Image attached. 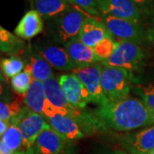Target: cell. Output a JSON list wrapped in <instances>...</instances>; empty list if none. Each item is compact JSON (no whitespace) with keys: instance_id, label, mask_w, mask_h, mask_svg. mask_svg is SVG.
I'll return each instance as SVG.
<instances>
[{"instance_id":"obj_12","label":"cell","mask_w":154,"mask_h":154,"mask_svg":"<svg viewBox=\"0 0 154 154\" xmlns=\"http://www.w3.org/2000/svg\"><path fill=\"white\" fill-rule=\"evenodd\" d=\"M46 121L54 130L59 133L69 142L85 137V134L82 130L79 123L70 116L55 114L46 117Z\"/></svg>"},{"instance_id":"obj_17","label":"cell","mask_w":154,"mask_h":154,"mask_svg":"<svg viewBox=\"0 0 154 154\" xmlns=\"http://www.w3.org/2000/svg\"><path fill=\"white\" fill-rule=\"evenodd\" d=\"M24 104L29 110L43 115L47 99L45 92L44 82L33 79L24 94Z\"/></svg>"},{"instance_id":"obj_4","label":"cell","mask_w":154,"mask_h":154,"mask_svg":"<svg viewBox=\"0 0 154 154\" xmlns=\"http://www.w3.org/2000/svg\"><path fill=\"white\" fill-rule=\"evenodd\" d=\"M11 122L17 123L22 132L21 154H33V146L38 135L51 127L44 116L29 110L28 107L22 108L20 114L12 118Z\"/></svg>"},{"instance_id":"obj_29","label":"cell","mask_w":154,"mask_h":154,"mask_svg":"<svg viewBox=\"0 0 154 154\" xmlns=\"http://www.w3.org/2000/svg\"><path fill=\"white\" fill-rule=\"evenodd\" d=\"M57 154H76V151H75V146L72 144V142H69L59 153Z\"/></svg>"},{"instance_id":"obj_27","label":"cell","mask_w":154,"mask_h":154,"mask_svg":"<svg viewBox=\"0 0 154 154\" xmlns=\"http://www.w3.org/2000/svg\"><path fill=\"white\" fill-rule=\"evenodd\" d=\"M67 2L73 6H76L77 8L89 14L90 16H99V11L98 9L97 0H66Z\"/></svg>"},{"instance_id":"obj_18","label":"cell","mask_w":154,"mask_h":154,"mask_svg":"<svg viewBox=\"0 0 154 154\" xmlns=\"http://www.w3.org/2000/svg\"><path fill=\"white\" fill-rule=\"evenodd\" d=\"M35 11L45 20L58 17L71 7L66 0H33Z\"/></svg>"},{"instance_id":"obj_34","label":"cell","mask_w":154,"mask_h":154,"mask_svg":"<svg viewBox=\"0 0 154 154\" xmlns=\"http://www.w3.org/2000/svg\"><path fill=\"white\" fill-rule=\"evenodd\" d=\"M148 154H154V149L152 150V151H151V152H150Z\"/></svg>"},{"instance_id":"obj_32","label":"cell","mask_w":154,"mask_h":154,"mask_svg":"<svg viewBox=\"0 0 154 154\" xmlns=\"http://www.w3.org/2000/svg\"><path fill=\"white\" fill-rule=\"evenodd\" d=\"M0 154H15L13 152H11L10 149L6 146L5 143L1 140L0 141Z\"/></svg>"},{"instance_id":"obj_22","label":"cell","mask_w":154,"mask_h":154,"mask_svg":"<svg viewBox=\"0 0 154 154\" xmlns=\"http://www.w3.org/2000/svg\"><path fill=\"white\" fill-rule=\"evenodd\" d=\"M33 80L30 68L26 64L24 70L11 78V87L18 94H25Z\"/></svg>"},{"instance_id":"obj_14","label":"cell","mask_w":154,"mask_h":154,"mask_svg":"<svg viewBox=\"0 0 154 154\" xmlns=\"http://www.w3.org/2000/svg\"><path fill=\"white\" fill-rule=\"evenodd\" d=\"M78 37L84 44L94 48L101 40L112 35L103 22H99L94 17H88L83 22Z\"/></svg>"},{"instance_id":"obj_15","label":"cell","mask_w":154,"mask_h":154,"mask_svg":"<svg viewBox=\"0 0 154 154\" xmlns=\"http://www.w3.org/2000/svg\"><path fill=\"white\" fill-rule=\"evenodd\" d=\"M38 53L49 63L51 67L62 71H71L76 68L66 49L56 45H46L39 50Z\"/></svg>"},{"instance_id":"obj_2","label":"cell","mask_w":154,"mask_h":154,"mask_svg":"<svg viewBox=\"0 0 154 154\" xmlns=\"http://www.w3.org/2000/svg\"><path fill=\"white\" fill-rule=\"evenodd\" d=\"M132 73L118 67L104 65L101 86L107 102H113L129 96L132 88Z\"/></svg>"},{"instance_id":"obj_16","label":"cell","mask_w":154,"mask_h":154,"mask_svg":"<svg viewBox=\"0 0 154 154\" xmlns=\"http://www.w3.org/2000/svg\"><path fill=\"white\" fill-rule=\"evenodd\" d=\"M44 24L42 17L35 10L28 11L15 28V34L24 38L31 39L43 31Z\"/></svg>"},{"instance_id":"obj_3","label":"cell","mask_w":154,"mask_h":154,"mask_svg":"<svg viewBox=\"0 0 154 154\" xmlns=\"http://www.w3.org/2000/svg\"><path fill=\"white\" fill-rule=\"evenodd\" d=\"M87 17L88 16L84 14V11L70 8L58 17L50 20V33L56 42L66 44L79 35Z\"/></svg>"},{"instance_id":"obj_19","label":"cell","mask_w":154,"mask_h":154,"mask_svg":"<svg viewBox=\"0 0 154 154\" xmlns=\"http://www.w3.org/2000/svg\"><path fill=\"white\" fill-rule=\"evenodd\" d=\"M27 65L30 68L33 79L45 82L53 76L51 65L39 53H29Z\"/></svg>"},{"instance_id":"obj_11","label":"cell","mask_w":154,"mask_h":154,"mask_svg":"<svg viewBox=\"0 0 154 154\" xmlns=\"http://www.w3.org/2000/svg\"><path fill=\"white\" fill-rule=\"evenodd\" d=\"M69 143V141L50 127L38 135L33 146V154H57Z\"/></svg>"},{"instance_id":"obj_23","label":"cell","mask_w":154,"mask_h":154,"mask_svg":"<svg viewBox=\"0 0 154 154\" xmlns=\"http://www.w3.org/2000/svg\"><path fill=\"white\" fill-rule=\"evenodd\" d=\"M0 42H1V51L4 52H14L17 51L23 45L21 39L17 38L9 31L1 27L0 28Z\"/></svg>"},{"instance_id":"obj_28","label":"cell","mask_w":154,"mask_h":154,"mask_svg":"<svg viewBox=\"0 0 154 154\" xmlns=\"http://www.w3.org/2000/svg\"><path fill=\"white\" fill-rule=\"evenodd\" d=\"M142 14L148 15L153 10L154 0H131Z\"/></svg>"},{"instance_id":"obj_26","label":"cell","mask_w":154,"mask_h":154,"mask_svg":"<svg viewBox=\"0 0 154 154\" xmlns=\"http://www.w3.org/2000/svg\"><path fill=\"white\" fill-rule=\"evenodd\" d=\"M22 108L17 101L0 103V121L11 122L12 118L20 114Z\"/></svg>"},{"instance_id":"obj_30","label":"cell","mask_w":154,"mask_h":154,"mask_svg":"<svg viewBox=\"0 0 154 154\" xmlns=\"http://www.w3.org/2000/svg\"><path fill=\"white\" fill-rule=\"evenodd\" d=\"M94 154H129L125 151L122 150H105V151H101L99 152H96Z\"/></svg>"},{"instance_id":"obj_9","label":"cell","mask_w":154,"mask_h":154,"mask_svg":"<svg viewBox=\"0 0 154 154\" xmlns=\"http://www.w3.org/2000/svg\"><path fill=\"white\" fill-rule=\"evenodd\" d=\"M98 9L102 16L140 22L142 13L131 0H97Z\"/></svg>"},{"instance_id":"obj_6","label":"cell","mask_w":154,"mask_h":154,"mask_svg":"<svg viewBox=\"0 0 154 154\" xmlns=\"http://www.w3.org/2000/svg\"><path fill=\"white\" fill-rule=\"evenodd\" d=\"M102 22L109 30L112 37L119 41H132L140 43L143 41L146 33L140 22L117 18L111 16H103Z\"/></svg>"},{"instance_id":"obj_24","label":"cell","mask_w":154,"mask_h":154,"mask_svg":"<svg viewBox=\"0 0 154 154\" xmlns=\"http://www.w3.org/2000/svg\"><path fill=\"white\" fill-rule=\"evenodd\" d=\"M117 45H118V42L114 41L112 37H107L103 40H101L99 44L96 45L94 49L96 55L98 56V57L102 62L108 59L113 54Z\"/></svg>"},{"instance_id":"obj_5","label":"cell","mask_w":154,"mask_h":154,"mask_svg":"<svg viewBox=\"0 0 154 154\" xmlns=\"http://www.w3.org/2000/svg\"><path fill=\"white\" fill-rule=\"evenodd\" d=\"M144 57L145 53L140 43L118 41V45L113 54L101 63L105 66L118 67L132 73L140 69Z\"/></svg>"},{"instance_id":"obj_20","label":"cell","mask_w":154,"mask_h":154,"mask_svg":"<svg viewBox=\"0 0 154 154\" xmlns=\"http://www.w3.org/2000/svg\"><path fill=\"white\" fill-rule=\"evenodd\" d=\"M1 140L5 143L6 146L15 154H21L22 147V134L19 125L11 122V124L7 131L3 136Z\"/></svg>"},{"instance_id":"obj_7","label":"cell","mask_w":154,"mask_h":154,"mask_svg":"<svg viewBox=\"0 0 154 154\" xmlns=\"http://www.w3.org/2000/svg\"><path fill=\"white\" fill-rule=\"evenodd\" d=\"M104 68L102 63H97L88 66L76 67L71 73L75 75L88 90L93 102L99 105L107 103L101 86V75Z\"/></svg>"},{"instance_id":"obj_21","label":"cell","mask_w":154,"mask_h":154,"mask_svg":"<svg viewBox=\"0 0 154 154\" xmlns=\"http://www.w3.org/2000/svg\"><path fill=\"white\" fill-rule=\"evenodd\" d=\"M26 64L18 56H12L1 60V69L6 78L11 79L16 76L25 68Z\"/></svg>"},{"instance_id":"obj_1","label":"cell","mask_w":154,"mask_h":154,"mask_svg":"<svg viewBox=\"0 0 154 154\" xmlns=\"http://www.w3.org/2000/svg\"><path fill=\"white\" fill-rule=\"evenodd\" d=\"M96 116L107 128L117 131H131L154 125V112L142 99L131 96L100 105Z\"/></svg>"},{"instance_id":"obj_10","label":"cell","mask_w":154,"mask_h":154,"mask_svg":"<svg viewBox=\"0 0 154 154\" xmlns=\"http://www.w3.org/2000/svg\"><path fill=\"white\" fill-rule=\"evenodd\" d=\"M122 146L129 154H148L154 149V125L123 136Z\"/></svg>"},{"instance_id":"obj_33","label":"cell","mask_w":154,"mask_h":154,"mask_svg":"<svg viewBox=\"0 0 154 154\" xmlns=\"http://www.w3.org/2000/svg\"><path fill=\"white\" fill-rule=\"evenodd\" d=\"M149 38L154 43V17L153 19H152L151 28H150V32H149Z\"/></svg>"},{"instance_id":"obj_25","label":"cell","mask_w":154,"mask_h":154,"mask_svg":"<svg viewBox=\"0 0 154 154\" xmlns=\"http://www.w3.org/2000/svg\"><path fill=\"white\" fill-rule=\"evenodd\" d=\"M134 94H138L150 110L154 112V84H138L134 88Z\"/></svg>"},{"instance_id":"obj_13","label":"cell","mask_w":154,"mask_h":154,"mask_svg":"<svg viewBox=\"0 0 154 154\" xmlns=\"http://www.w3.org/2000/svg\"><path fill=\"white\" fill-rule=\"evenodd\" d=\"M65 49L76 67L88 66L101 63L94 48L84 44L78 36L67 42Z\"/></svg>"},{"instance_id":"obj_8","label":"cell","mask_w":154,"mask_h":154,"mask_svg":"<svg viewBox=\"0 0 154 154\" xmlns=\"http://www.w3.org/2000/svg\"><path fill=\"white\" fill-rule=\"evenodd\" d=\"M58 81L69 103L75 108L82 110L89 103L93 102L85 85L73 73L62 75Z\"/></svg>"},{"instance_id":"obj_31","label":"cell","mask_w":154,"mask_h":154,"mask_svg":"<svg viewBox=\"0 0 154 154\" xmlns=\"http://www.w3.org/2000/svg\"><path fill=\"white\" fill-rule=\"evenodd\" d=\"M10 124H11V122L0 121V135L1 136H3L5 133L7 131V129L10 127Z\"/></svg>"}]
</instances>
